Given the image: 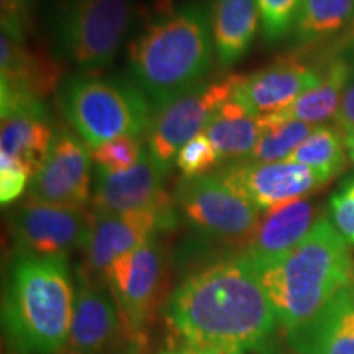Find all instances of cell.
Returning <instances> with one entry per match:
<instances>
[{"mask_svg": "<svg viewBox=\"0 0 354 354\" xmlns=\"http://www.w3.org/2000/svg\"><path fill=\"white\" fill-rule=\"evenodd\" d=\"M166 318L187 346L258 349L279 325L258 274L240 254L185 277L167 299Z\"/></svg>", "mask_w": 354, "mask_h": 354, "instance_id": "6da1fadb", "label": "cell"}, {"mask_svg": "<svg viewBox=\"0 0 354 354\" xmlns=\"http://www.w3.org/2000/svg\"><path fill=\"white\" fill-rule=\"evenodd\" d=\"M214 53L210 8L189 2L166 8L143 26L128 46V68L154 112L197 87Z\"/></svg>", "mask_w": 354, "mask_h": 354, "instance_id": "7a4b0ae2", "label": "cell"}, {"mask_svg": "<svg viewBox=\"0 0 354 354\" xmlns=\"http://www.w3.org/2000/svg\"><path fill=\"white\" fill-rule=\"evenodd\" d=\"M258 274L287 331L304 325L331 299L354 282L351 248L326 216H320L310 233L284 258Z\"/></svg>", "mask_w": 354, "mask_h": 354, "instance_id": "3957f363", "label": "cell"}, {"mask_svg": "<svg viewBox=\"0 0 354 354\" xmlns=\"http://www.w3.org/2000/svg\"><path fill=\"white\" fill-rule=\"evenodd\" d=\"M76 289L66 258L15 254L2 299V325L17 351L63 354Z\"/></svg>", "mask_w": 354, "mask_h": 354, "instance_id": "277c9868", "label": "cell"}, {"mask_svg": "<svg viewBox=\"0 0 354 354\" xmlns=\"http://www.w3.org/2000/svg\"><path fill=\"white\" fill-rule=\"evenodd\" d=\"M63 115L74 130L95 148L120 136L146 135L153 107L135 82L92 73L66 79L57 88Z\"/></svg>", "mask_w": 354, "mask_h": 354, "instance_id": "5b68a950", "label": "cell"}, {"mask_svg": "<svg viewBox=\"0 0 354 354\" xmlns=\"http://www.w3.org/2000/svg\"><path fill=\"white\" fill-rule=\"evenodd\" d=\"M133 17L130 0H53L48 30L57 57L84 73L115 59Z\"/></svg>", "mask_w": 354, "mask_h": 354, "instance_id": "8992f818", "label": "cell"}, {"mask_svg": "<svg viewBox=\"0 0 354 354\" xmlns=\"http://www.w3.org/2000/svg\"><path fill=\"white\" fill-rule=\"evenodd\" d=\"M241 79L238 74L210 79L154 110L145 135L146 148L166 174L176 166L180 148L205 131L221 105L233 99Z\"/></svg>", "mask_w": 354, "mask_h": 354, "instance_id": "52a82bcc", "label": "cell"}, {"mask_svg": "<svg viewBox=\"0 0 354 354\" xmlns=\"http://www.w3.org/2000/svg\"><path fill=\"white\" fill-rule=\"evenodd\" d=\"M166 281L165 250L151 238L110 266L104 282L112 292L122 326L130 342L141 346L162 302Z\"/></svg>", "mask_w": 354, "mask_h": 354, "instance_id": "ba28073f", "label": "cell"}, {"mask_svg": "<svg viewBox=\"0 0 354 354\" xmlns=\"http://www.w3.org/2000/svg\"><path fill=\"white\" fill-rule=\"evenodd\" d=\"M177 212L197 232L214 240L245 246L261 220V212L215 172L184 177L176 187Z\"/></svg>", "mask_w": 354, "mask_h": 354, "instance_id": "9c48e42d", "label": "cell"}, {"mask_svg": "<svg viewBox=\"0 0 354 354\" xmlns=\"http://www.w3.org/2000/svg\"><path fill=\"white\" fill-rule=\"evenodd\" d=\"M176 202L159 209L123 214H88L87 238L84 243V269L81 274L104 281L109 268L120 256L136 250L159 232L176 227Z\"/></svg>", "mask_w": 354, "mask_h": 354, "instance_id": "30bf717a", "label": "cell"}, {"mask_svg": "<svg viewBox=\"0 0 354 354\" xmlns=\"http://www.w3.org/2000/svg\"><path fill=\"white\" fill-rule=\"evenodd\" d=\"M88 214L81 209L50 205L26 197L10 215V233L17 254L66 258L82 250Z\"/></svg>", "mask_w": 354, "mask_h": 354, "instance_id": "8fae6325", "label": "cell"}, {"mask_svg": "<svg viewBox=\"0 0 354 354\" xmlns=\"http://www.w3.org/2000/svg\"><path fill=\"white\" fill-rule=\"evenodd\" d=\"M215 174L250 201L261 214L302 201L330 183L326 176L295 162L230 161Z\"/></svg>", "mask_w": 354, "mask_h": 354, "instance_id": "7c38bea8", "label": "cell"}, {"mask_svg": "<svg viewBox=\"0 0 354 354\" xmlns=\"http://www.w3.org/2000/svg\"><path fill=\"white\" fill-rule=\"evenodd\" d=\"M81 136L57 130L43 166L28 184L26 197L50 205L86 210L92 197V151Z\"/></svg>", "mask_w": 354, "mask_h": 354, "instance_id": "4fadbf2b", "label": "cell"}, {"mask_svg": "<svg viewBox=\"0 0 354 354\" xmlns=\"http://www.w3.org/2000/svg\"><path fill=\"white\" fill-rule=\"evenodd\" d=\"M166 172L158 166L148 148L131 169L109 172L97 167L92 183L91 207L94 212L123 214L159 209L174 203L165 190Z\"/></svg>", "mask_w": 354, "mask_h": 354, "instance_id": "5bb4252c", "label": "cell"}, {"mask_svg": "<svg viewBox=\"0 0 354 354\" xmlns=\"http://www.w3.org/2000/svg\"><path fill=\"white\" fill-rule=\"evenodd\" d=\"M323 73L325 69L297 57H287L251 76H243L234 88L233 100L258 117L277 113L315 87Z\"/></svg>", "mask_w": 354, "mask_h": 354, "instance_id": "9a60e30c", "label": "cell"}, {"mask_svg": "<svg viewBox=\"0 0 354 354\" xmlns=\"http://www.w3.org/2000/svg\"><path fill=\"white\" fill-rule=\"evenodd\" d=\"M120 328V312L109 286L79 272L69 339L63 354H104Z\"/></svg>", "mask_w": 354, "mask_h": 354, "instance_id": "2e32d148", "label": "cell"}, {"mask_svg": "<svg viewBox=\"0 0 354 354\" xmlns=\"http://www.w3.org/2000/svg\"><path fill=\"white\" fill-rule=\"evenodd\" d=\"M315 209L307 198L266 212L254 233L243 246L241 256L256 272L294 250L317 223Z\"/></svg>", "mask_w": 354, "mask_h": 354, "instance_id": "e0dca14e", "label": "cell"}, {"mask_svg": "<svg viewBox=\"0 0 354 354\" xmlns=\"http://www.w3.org/2000/svg\"><path fill=\"white\" fill-rule=\"evenodd\" d=\"M286 339L295 354H354V282Z\"/></svg>", "mask_w": 354, "mask_h": 354, "instance_id": "ac0fdd59", "label": "cell"}, {"mask_svg": "<svg viewBox=\"0 0 354 354\" xmlns=\"http://www.w3.org/2000/svg\"><path fill=\"white\" fill-rule=\"evenodd\" d=\"M61 66L46 53L25 46V41L0 37V88L41 100L59 88Z\"/></svg>", "mask_w": 354, "mask_h": 354, "instance_id": "d6986e66", "label": "cell"}, {"mask_svg": "<svg viewBox=\"0 0 354 354\" xmlns=\"http://www.w3.org/2000/svg\"><path fill=\"white\" fill-rule=\"evenodd\" d=\"M53 136L44 105L19 109L2 117L0 156L19 161L33 179L48 156Z\"/></svg>", "mask_w": 354, "mask_h": 354, "instance_id": "ffe728a7", "label": "cell"}, {"mask_svg": "<svg viewBox=\"0 0 354 354\" xmlns=\"http://www.w3.org/2000/svg\"><path fill=\"white\" fill-rule=\"evenodd\" d=\"M353 68L346 57H335L325 68L322 81L281 112L261 117L263 123L302 122L322 125L336 117L343 95L351 84Z\"/></svg>", "mask_w": 354, "mask_h": 354, "instance_id": "44dd1931", "label": "cell"}, {"mask_svg": "<svg viewBox=\"0 0 354 354\" xmlns=\"http://www.w3.org/2000/svg\"><path fill=\"white\" fill-rule=\"evenodd\" d=\"M261 24L256 0H215L210 30L216 59L230 68L248 55Z\"/></svg>", "mask_w": 354, "mask_h": 354, "instance_id": "7402d4cb", "label": "cell"}, {"mask_svg": "<svg viewBox=\"0 0 354 354\" xmlns=\"http://www.w3.org/2000/svg\"><path fill=\"white\" fill-rule=\"evenodd\" d=\"M263 128L261 117L232 99L218 109L203 135L214 145L221 161H240L253 151Z\"/></svg>", "mask_w": 354, "mask_h": 354, "instance_id": "603a6c76", "label": "cell"}, {"mask_svg": "<svg viewBox=\"0 0 354 354\" xmlns=\"http://www.w3.org/2000/svg\"><path fill=\"white\" fill-rule=\"evenodd\" d=\"M354 21V0H304L294 32L299 41L339 37Z\"/></svg>", "mask_w": 354, "mask_h": 354, "instance_id": "cb8c5ba5", "label": "cell"}, {"mask_svg": "<svg viewBox=\"0 0 354 354\" xmlns=\"http://www.w3.org/2000/svg\"><path fill=\"white\" fill-rule=\"evenodd\" d=\"M286 161L310 167L328 179H335L346 171L349 156L338 128L318 125Z\"/></svg>", "mask_w": 354, "mask_h": 354, "instance_id": "d4e9b609", "label": "cell"}, {"mask_svg": "<svg viewBox=\"0 0 354 354\" xmlns=\"http://www.w3.org/2000/svg\"><path fill=\"white\" fill-rule=\"evenodd\" d=\"M258 143L248 159L256 162H281L286 161L307 136L315 130V125L302 122H282V123H263Z\"/></svg>", "mask_w": 354, "mask_h": 354, "instance_id": "484cf974", "label": "cell"}, {"mask_svg": "<svg viewBox=\"0 0 354 354\" xmlns=\"http://www.w3.org/2000/svg\"><path fill=\"white\" fill-rule=\"evenodd\" d=\"M256 3L264 39L277 43L295 28L304 0H256Z\"/></svg>", "mask_w": 354, "mask_h": 354, "instance_id": "4316f807", "label": "cell"}, {"mask_svg": "<svg viewBox=\"0 0 354 354\" xmlns=\"http://www.w3.org/2000/svg\"><path fill=\"white\" fill-rule=\"evenodd\" d=\"M145 145L135 136H120L92 148V159L97 167L109 172L131 169L140 161Z\"/></svg>", "mask_w": 354, "mask_h": 354, "instance_id": "83f0119b", "label": "cell"}, {"mask_svg": "<svg viewBox=\"0 0 354 354\" xmlns=\"http://www.w3.org/2000/svg\"><path fill=\"white\" fill-rule=\"evenodd\" d=\"M220 162V154L203 133L185 143L176 158V166L179 167L184 177L210 174V171L215 169V166H218Z\"/></svg>", "mask_w": 354, "mask_h": 354, "instance_id": "f1b7e54d", "label": "cell"}, {"mask_svg": "<svg viewBox=\"0 0 354 354\" xmlns=\"http://www.w3.org/2000/svg\"><path fill=\"white\" fill-rule=\"evenodd\" d=\"M330 223L346 241L354 248V174L342 180L328 202Z\"/></svg>", "mask_w": 354, "mask_h": 354, "instance_id": "f546056e", "label": "cell"}, {"mask_svg": "<svg viewBox=\"0 0 354 354\" xmlns=\"http://www.w3.org/2000/svg\"><path fill=\"white\" fill-rule=\"evenodd\" d=\"M32 0H0V25L7 37L25 41L30 28Z\"/></svg>", "mask_w": 354, "mask_h": 354, "instance_id": "4dcf8cb0", "label": "cell"}, {"mask_svg": "<svg viewBox=\"0 0 354 354\" xmlns=\"http://www.w3.org/2000/svg\"><path fill=\"white\" fill-rule=\"evenodd\" d=\"M30 180L32 174L24 165L12 158L0 156V201L3 205L17 201Z\"/></svg>", "mask_w": 354, "mask_h": 354, "instance_id": "1f68e13d", "label": "cell"}, {"mask_svg": "<svg viewBox=\"0 0 354 354\" xmlns=\"http://www.w3.org/2000/svg\"><path fill=\"white\" fill-rule=\"evenodd\" d=\"M336 128H354V82H351L344 92L338 113L333 118Z\"/></svg>", "mask_w": 354, "mask_h": 354, "instance_id": "d6a6232c", "label": "cell"}, {"mask_svg": "<svg viewBox=\"0 0 354 354\" xmlns=\"http://www.w3.org/2000/svg\"><path fill=\"white\" fill-rule=\"evenodd\" d=\"M165 354H245L241 349L234 348H218V346H187V344H179L171 351Z\"/></svg>", "mask_w": 354, "mask_h": 354, "instance_id": "836d02e7", "label": "cell"}, {"mask_svg": "<svg viewBox=\"0 0 354 354\" xmlns=\"http://www.w3.org/2000/svg\"><path fill=\"white\" fill-rule=\"evenodd\" d=\"M339 51L354 53V21L348 26L344 32L338 37V41L335 44Z\"/></svg>", "mask_w": 354, "mask_h": 354, "instance_id": "e575fe53", "label": "cell"}, {"mask_svg": "<svg viewBox=\"0 0 354 354\" xmlns=\"http://www.w3.org/2000/svg\"><path fill=\"white\" fill-rule=\"evenodd\" d=\"M339 133H342L343 143H344V146H346L349 161L354 165V128H342Z\"/></svg>", "mask_w": 354, "mask_h": 354, "instance_id": "d590c367", "label": "cell"}, {"mask_svg": "<svg viewBox=\"0 0 354 354\" xmlns=\"http://www.w3.org/2000/svg\"><path fill=\"white\" fill-rule=\"evenodd\" d=\"M17 354H25V353H20V351H17Z\"/></svg>", "mask_w": 354, "mask_h": 354, "instance_id": "8d00e7d4", "label": "cell"}, {"mask_svg": "<svg viewBox=\"0 0 354 354\" xmlns=\"http://www.w3.org/2000/svg\"><path fill=\"white\" fill-rule=\"evenodd\" d=\"M130 354H136V353H130Z\"/></svg>", "mask_w": 354, "mask_h": 354, "instance_id": "74e56055", "label": "cell"}]
</instances>
